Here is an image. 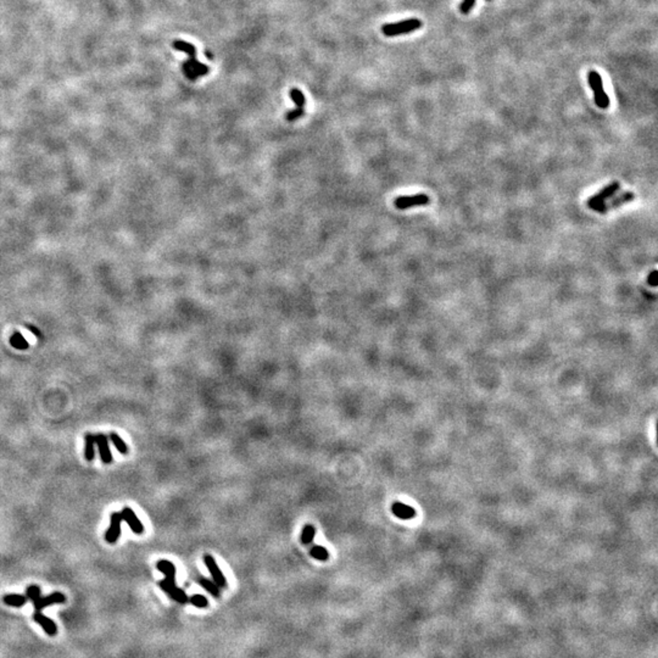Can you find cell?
Segmentation results:
<instances>
[{
    "label": "cell",
    "mask_w": 658,
    "mask_h": 658,
    "mask_svg": "<svg viewBox=\"0 0 658 658\" xmlns=\"http://www.w3.org/2000/svg\"><path fill=\"white\" fill-rule=\"evenodd\" d=\"M310 555L311 557H314L317 561H328L329 559V552L326 547L321 546V545H314V546L310 549Z\"/></svg>",
    "instance_id": "obj_19"
},
{
    "label": "cell",
    "mask_w": 658,
    "mask_h": 658,
    "mask_svg": "<svg viewBox=\"0 0 658 658\" xmlns=\"http://www.w3.org/2000/svg\"><path fill=\"white\" fill-rule=\"evenodd\" d=\"M122 516V520H124L128 524V527L130 528L135 534H143L144 533V525L141 522L138 517H137L136 512L129 507H124L123 510L121 512Z\"/></svg>",
    "instance_id": "obj_12"
},
{
    "label": "cell",
    "mask_w": 658,
    "mask_h": 658,
    "mask_svg": "<svg viewBox=\"0 0 658 658\" xmlns=\"http://www.w3.org/2000/svg\"><path fill=\"white\" fill-rule=\"evenodd\" d=\"M609 199H611V200L604 201L603 204H601L600 206H598L595 211H596V212H600V213H606V212H608V211H612L613 208H617L619 206H622V205L625 204V202L633 201L634 199H635V195H634V193H631V192H624V193H622L621 195H616V196L613 195L612 198H609Z\"/></svg>",
    "instance_id": "obj_9"
},
{
    "label": "cell",
    "mask_w": 658,
    "mask_h": 658,
    "mask_svg": "<svg viewBox=\"0 0 658 658\" xmlns=\"http://www.w3.org/2000/svg\"><path fill=\"white\" fill-rule=\"evenodd\" d=\"M188 602L192 603L193 606L198 607V608H206V607L208 606L207 598L205 596H202V595H200V594H195V595H193V596H190Z\"/></svg>",
    "instance_id": "obj_22"
},
{
    "label": "cell",
    "mask_w": 658,
    "mask_h": 658,
    "mask_svg": "<svg viewBox=\"0 0 658 658\" xmlns=\"http://www.w3.org/2000/svg\"><path fill=\"white\" fill-rule=\"evenodd\" d=\"M475 2H477V0H463L462 4L460 5V11H461V13L464 14V15L468 14L469 11L472 10V9H473V7H474V5H475Z\"/></svg>",
    "instance_id": "obj_23"
},
{
    "label": "cell",
    "mask_w": 658,
    "mask_h": 658,
    "mask_svg": "<svg viewBox=\"0 0 658 658\" xmlns=\"http://www.w3.org/2000/svg\"><path fill=\"white\" fill-rule=\"evenodd\" d=\"M657 270H653L647 277V283L651 287H656L657 285Z\"/></svg>",
    "instance_id": "obj_24"
},
{
    "label": "cell",
    "mask_w": 658,
    "mask_h": 658,
    "mask_svg": "<svg viewBox=\"0 0 658 658\" xmlns=\"http://www.w3.org/2000/svg\"><path fill=\"white\" fill-rule=\"evenodd\" d=\"M290 98L291 100L295 103V109L291 110V111H288L287 114H285V120L289 122H293L305 115L306 98L302 92L297 88L290 89Z\"/></svg>",
    "instance_id": "obj_6"
},
{
    "label": "cell",
    "mask_w": 658,
    "mask_h": 658,
    "mask_svg": "<svg viewBox=\"0 0 658 658\" xmlns=\"http://www.w3.org/2000/svg\"><path fill=\"white\" fill-rule=\"evenodd\" d=\"M156 568L159 569L161 573H163L166 576V578L161 582H159V586L162 589L166 594L168 595L172 600L176 601V602L184 604L189 601L188 595L186 594L182 589L178 588L176 585V567L172 562L167 561V559H161L156 563Z\"/></svg>",
    "instance_id": "obj_1"
},
{
    "label": "cell",
    "mask_w": 658,
    "mask_h": 658,
    "mask_svg": "<svg viewBox=\"0 0 658 658\" xmlns=\"http://www.w3.org/2000/svg\"><path fill=\"white\" fill-rule=\"evenodd\" d=\"M422 27V21L418 19H409L400 21L397 23H388L382 27V32L386 37H397V35L407 34L415 32Z\"/></svg>",
    "instance_id": "obj_4"
},
{
    "label": "cell",
    "mask_w": 658,
    "mask_h": 658,
    "mask_svg": "<svg viewBox=\"0 0 658 658\" xmlns=\"http://www.w3.org/2000/svg\"><path fill=\"white\" fill-rule=\"evenodd\" d=\"M619 188H621V184L619 182H612L609 183L608 186H606L604 188L595 194L592 198H590L588 200V206L591 208V210H596V208L600 206L601 204H603L604 201L608 200L609 198H612L616 193L618 192Z\"/></svg>",
    "instance_id": "obj_8"
},
{
    "label": "cell",
    "mask_w": 658,
    "mask_h": 658,
    "mask_svg": "<svg viewBox=\"0 0 658 658\" xmlns=\"http://www.w3.org/2000/svg\"><path fill=\"white\" fill-rule=\"evenodd\" d=\"M198 583L207 592H210V595H212L213 597H220V595H221V590H220L221 588H220L215 582H211V580L206 579V578L201 577L198 579Z\"/></svg>",
    "instance_id": "obj_18"
},
{
    "label": "cell",
    "mask_w": 658,
    "mask_h": 658,
    "mask_svg": "<svg viewBox=\"0 0 658 658\" xmlns=\"http://www.w3.org/2000/svg\"><path fill=\"white\" fill-rule=\"evenodd\" d=\"M315 535H316V528H315V527L312 525V524H306V525L303 527V529H302L301 538H300V539H301V543L303 545H310L312 543V541H314Z\"/></svg>",
    "instance_id": "obj_20"
},
{
    "label": "cell",
    "mask_w": 658,
    "mask_h": 658,
    "mask_svg": "<svg viewBox=\"0 0 658 658\" xmlns=\"http://www.w3.org/2000/svg\"><path fill=\"white\" fill-rule=\"evenodd\" d=\"M121 523H122V516L121 512H114L110 516V527L109 529L105 533V540L108 541L109 544H115L116 541L118 540L121 535Z\"/></svg>",
    "instance_id": "obj_10"
},
{
    "label": "cell",
    "mask_w": 658,
    "mask_h": 658,
    "mask_svg": "<svg viewBox=\"0 0 658 658\" xmlns=\"http://www.w3.org/2000/svg\"><path fill=\"white\" fill-rule=\"evenodd\" d=\"M109 437H110V440H111V442H112V444H114V445H115V448L117 449V451H118V452H121V454H123V455L128 454V446H127V444L124 443L123 440H122V437H121L120 435H118L117 433H114V431H112V433L110 434V436H109Z\"/></svg>",
    "instance_id": "obj_21"
},
{
    "label": "cell",
    "mask_w": 658,
    "mask_h": 658,
    "mask_svg": "<svg viewBox=\"0 0 658 658\" xmlns=\"http://www.w3.org/2000/svg\"><path fill=\"white\" fill-rule=\"evenodd\" d=\"M429 201H430L429 196L427 194H423V193H419V194H415V195L398 196V198L394 200V205L398 210H407V208H411V207L423 206V205H427Z\"/></svg>",
    "instance_id": "obj_7"
},
{
    "label": "cell",
    "mask_w": 658,
    "mask_h": 658,
    "mask_svg": "<svg viewBox=\"0 0 658 658\" xmlns=\"http://www.w3.org/2000/svg\"><path fill=\"white\" fill-rule=\"evenodd\" d=\"M33 619L40 625L41 628H43L44 631H46L49 636H55L56 634H58V627H56V624L50 618L41 615V612H34Z\"/></svg>",
    "instance_id": "obj_14"
},
{
    "label": "cell",
    "mask_w": 658,
    "mask_h": 658,
    "mask_svg": "<svg viewBox=\"0 0 658 658\" xmlns=\"http://www.w3.org/2000/svg\"><path fill=\"white\" fill-rule=\"evenodd\" d=\"M27 601H28L27 596H25V595H19V594H8L3 597V602L5 604H8V606L10 607H17V608L22 607L23 604L27 602Z\"/></svg>",
    "instance_id": "obj_16"
},
{
    "label": "cell",
    "mask_w": 658,
    "mask_h": 658,
    "mask_svg": "<svg viewBox=\"0 0 658 658\" xmlns=\"http://www.w3.org/2000/svg\"><path fill=\"white\" fill-rule=\"evenodd\" d=\"M204 562L205 564H206L210 574L212 576L213 582H215L220 588H226V586H227V580H226L225 576H223L222 571L220 569V567L217 565L215 558H213L211 555H208V553H206V555L204 556Z\"/></svg>",
    "instance_id": "obj_11"
},
{
    "label": "cell",
    "mask_w": 658,
    "mask_h": 658,
    "mask_svg": "<svg viewBox=\"0 0 658 658\" xmlns=\"http://www.w3.org/2000/svg\"><path fill=\"white\" fill-rule=\"evenodd\" d=\"M172 46L178 52H183L186 54H188V60L182 65V70H183V73L186 74L187 78L190 79V81H195L198 77L205 76V74L208 73L210 68L206 65L201 64V62L196 60V49L193 44L177 39L172 43Z\"/></svg>",
    "instance_id": "obj_2"
},
{
    "label": "cell",
    "mask_w": 658,
    "mask_h": 658,
    "mask_svg": "<svg viewBox=\"0 0 658 658\" xmlns=\"http://www.w3.org/2000/svg\"><path fill=\"white\" fill-rule=\"evenodd\" d=\"M588 82L594 92L595 104L600 109H607L609 106V98L603 89V82L601 74L597 71H590L588 73Z\"/></svg>",
    "instance_id": "obj_5"
},
{
    "label": "cell",
    "mask_w": 658,
    "mask_h": 658,
    "mask_svg": "<svg viewBox=\"0 0 658 658\" xmlns=\"http://www.w3.org/2000/svg\"><path fill=\"white\" fill-rule=\"evenodd\" d=\"M391 512L400 519H412L416 516L415 508H412L409 505H405L403 502H395L391 506Z\"/></svg>",
    "instance_id": "obj_15"
},
{
    "label": "cell",
    "mask_w": 658,
    "mask_h": 658,
    "mask_svg": "<svg viewBox=\"0 0 658 658\" xmlns=\"http://www.w3.org/2000/svg\"><path fill=\"white\" fill-rule=\"evenodd\" d=\"M95 445L98 446V450H99V455L103 463H111L114 458H112L111 450H110L109 446V437L104 435V434H98V435H95Z\"/></svg>",
    "instance_id": "obj_13"
},
{
    "label": "cell",
    "mask_w": 658,
    "mask_h": 658,
    "mask_svg": "<svg viewBox=\"0 0 658 658\" xmlns=\"http://www.w3.org/2000/svg\"><path fill=\"white\" fill-rule=\"evenodd\" d=\"M40 588L37 585H29L26 590V596L28 600L32 601L35 612H41V609H44L46 607L52 606V604L64 603L66 601V596L62 592H53L46 597L40 596Z\"/></svg>",
    "instance_id": "obj_3"
},
{
    "label": "cell",
    "mask_w": 658,
    "mask_h": 658,
    "mask_svg": "<svg viewBox=\"0 0 658 658\" xmlns=\"http://www.w3.org/2000/svg\"><path fill=\"white\" fill-rule=\"evenodd\" d=\"M84 457L85 460L93 461L94 456H95V435L93 434H85L84 436Z\"/></svg>",
    "instance_id": "obj_17"
}]
</instances>
